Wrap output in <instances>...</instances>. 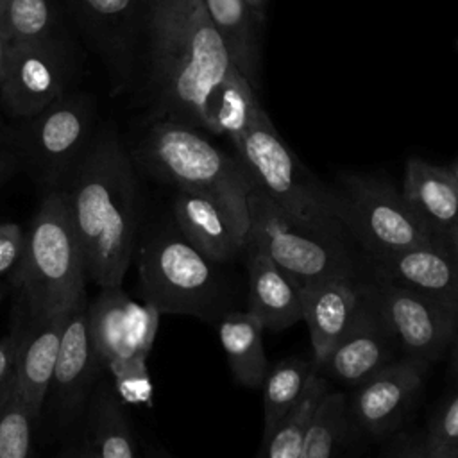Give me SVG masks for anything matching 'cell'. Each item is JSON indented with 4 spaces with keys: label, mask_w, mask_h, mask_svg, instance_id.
I'll return each mask as SVG.
<instances>
[{
    "label": "cell",
    "mask_w": 458,
    "mask_h": 458,
    "mask_svg": "<svg viewBox=\"0 0 458 458\" xmlns=\"http://www.w3.org/2000/svg\"><path fill=\"white\" fill-rule=\"evenodd\" d=\"M84 449L89 458H138L131 422L113 383L102 381L91 395Z\"/></svg>",
    "instance_id": "26"
},
{
    "label": "cell",
    "mask_w": 458,
    "mask_h": 458,
    "mask_svg": "<svg viewBox=\"0 0 458 458\" xmlns=\"http://www.w3.org/2000/svg\"><path fill=\"white\" fill-rule=\"evenodd\" d=\"M113 377V388L125 404H150L154 386L147 369V360L123 361L107 370Z\"/></svg>",
    "instance_id": "33"
},
{
    "label": "cell",
    "mask_w": 458,
    "mask_h": 458,
    "mask_svg": "<svg viewBox=\"0 0 458 458\" xmlns=\"http://www.w3.org/2000/svg\"><path fill=\"white\" fill-rule=\"evenodd\" d=\"M11 48H13V45H11L9 38L5 36L2 25H0V79H2V73H4V68H5V63L9 59Z\"/></svg>",
    "instance_id": "38"
},
{
    "label": "cell",
    "mask_w": 458,
    "mask_h": 458,
    "mask_svg": "<svg viewBox=\"0 0 458 458\" xmlns=\"http://www.w3.org/2000/svg\"><path fill=\"white\" fill-rule=\"evenodd\" d=\"M25 233L14 222H0V276L13 270L23 252Z\"/></svg>",
    "instance_id": "34"
},
{
    "label": "cell",
    "mask_w": 458,
    "mask_h": 458,
    "mask_svg": "<svg viewBox=\"0 0 458 458\" xmlns=\"http://www.w3.org/2000/svg\"><path fill=\"white\" fill-rule=\"evenodd\" d=\"M140 163L177 190L209 197L247 245L249 195L254 182L236 157L213 145L197 127L175 120H156L138 147Z\"/></svg>",
    "instance_id": "3"
},
{
    "label": "cell",
    "mask_w": 458,
    "mask_h": 458,
    "mask_svg": "<svg viewBox=\"0 0 458 458\" xmlns=\"http://www.w3.org/2000/svg\"><path fill=\"white\" fill-rule=\"evenodd\" d=\"M381 458H424L422 435L415 431L395 433L383 451Z\"/></svg>",
    "instance_id": "35"
},
{
    "label": "cell",
    "mask_w": 458,
    "mask_h": 458,
    "mask_svg": "<svg viewBox=\"0 0 458 458\" xmlns=\"http://www.w3.org/2000/svg\"><path fill=\"white\" fill-rule=\"evenodd\" d=\"M68 5L95 43L118 91L132 72L134 47L143 36L147 0H68Z\"/></svg>",
    "instance_id": "14"
},
{
    "label": "cell",
    "mask_w": 458,
    "mask_h": 458,
    "mask_svg": "<svg viewBox=\"0 0 458 458\" xmlns=\"http://www.w3.org/2000/svg\"><path fill=\"white\" fill-rule=\"evenodd\" d=\"M342 220L363 258H377L437 238V233L410 208L401 190L386 179L342 174L335 188Z\"/></svg>",
    "instance_id": "7"
},
{
    "label": "cell",
    "mask_w": 458,
    "mask_h": 458,
    "mask_svg": "<svg viewBox=\"0 0 458 458\" xmlns=\"http://www.w3.org/2000/svg\"><path fill=\"white\" fill-rule=\"evenodd\" d=\"M399 345L367 284L365 304L347 335L329 351L318 370L345 386H360L397 358Z\"/></svg>",
    "instance_id": "15"
},
{
    "label": "cell",
    "mask_w": 458,
    "mask_h": 458,
    "mask_svg": "<svg viewBox=\"0 0 458 458\" xmlns=\"http://www.w3.org/2000/svg\"><path fill=\"white\" fill-rule=\"evenodd\" d=\"M369 276H342L301 290L302 322L310 331L313 363L318 367L329 351L347 335L367 299Z\"/></svg>",
    "instance_id": "17"
},
{
    "label": "cell",
    "mask_w": 458,
    "mask_h": 458,
    "mask_svg": "<svg viewBox=\"0 0 458 458\" xmlns=\"http://www.w3.org/2000/svg\"><path fill=\"white\" fill-rule=\"evenodd\" d=\"M429 361L401 356L349 395V410L358 429L370 438L395 433L424 386Z\"/></svg>",
    "instance_id": "13"
},
{
    "label": "cell",
    "mask_w": 458,
    "mask_h": 458,
    "mask_svg": "<svg viewBox=\"0 0 458 458\" xmlns=\"http://www.w3.org/2000/svg\"><path fill=\"white\" fill-rule=\"evenodd\" d=\"M70 458H89V454L86 453V449H77Z\"/></svg>",
    "instance_id": "41"
},
{
    "label": "cell",
    "mask_w": 458,
    "mask_h": 458,
    "mask_svg": "<svg viewBox=\"0 0 458 458\" xmlns=\"http://www.w3.org/2000/svg\"><path fill=\"white\" fill-rule=\"evenodd\" d=\"M134 254L143 301L161 315H190L216 324L231 311L233 292L220 265L190 245L175 224L148 231Z\"/></svg>",
    "instance_id": "6"
},
{
    "label": "cell",
    "mask_w": 458,
    "mask_h": 458,
    "mask_svg": "<svg viewBox=\"0 0 458 458\" xmlns=\"http://www.w3.org/2000/svg\"><path fill=\"white\" fill-rule=\"evenodd\" d=\"M2 2H4V0H0V5H2Z\"/></svg>",
    "instance_id": "46"
},
{
    "label": "cell",
    "mask_w": 458,
    "mask_h": 458,
    "mask_svg": "<svg viewBox=\"0 0 458 458\" xmlns=\"http://www.w3.org/2000/svg\"><path fill=\"white\" fill-rule=\"evenodd\" d=\"M449 365H451V372L454 376V379L458 381V326H456V331H454V336H453V342H451V347H449Z\"/></svg>",
    "instance_id": "39"
},
{
    "label": "cell",
    "mask_w": 458,
    "mask_h": 458,
    "mask_svg": "<svg viewBox=\"0 0 458 458\" xmlns=\"http://www.w3.org/2000/svg\"><path fill=\"white\" fill-rule=\"evenodd\" d=\"M143 34L157 120L206 129L209 98L231 61L202 0H147Z\"/></svg>",
    "instance_id": "2"
},
{
    "label": "cell",
    "mask_w": 458,
    "mask_h": 458,
    "mask_svg": "<svg viewBox=\"0 0 458 458\" xmlns=\"http://www.w3.org/2000/svg\"><path fill=\"white\" fill-rule=\"evenodd\" d=\"M36 422L11 372L0 386V458H34L32 428Z\"/></svg>",
    "instance_id": "30"
},
{
    "label": "cell",
    "mask_w": 458,
    "mask_h": 458,
    "mask_svg": "<svg viewBox=\"0 0 458 458\" xmlns=\"http://www.w3.org/2000/svg\"><path fill=\"white\" fill-rule=\"evenodd\" d=\"M0 25L11 45H34L57 38L50 0H4Z\"/></svg>",
    "instance_id": "31"
},
{
    "label": "cell",
    "mask_w": 458,
    "mask_h": 458,
    "mask_svg": "<svg viewBox=\"0 0 458 458\" xmlns=\"http://www.w3.org/2000/svg\"><path fill=\"white\" fill-rule=\"evenodd\" d=\"M215 326L233 379L247 388L261 386L270 365L258 317L249 310H231Z\"/></svg>",
    "instance_id": "25"
},
{
    "label": "cell",
    "mask_w": 458,
    "mask_h": 458,
    "mask_svg": "<svg viewBox=\"0 0 458 458\" xmlns=\"http://www.w3.org/2000/svg\"><path fill=\"white\" fill-rule=\"evenodd\" d=\"M172 215L184 240L216 265H227L245 250L224 211L202 193L177 190Z\"/></svg>",
    "instance_id": "20"
},
{
    "label": "cell",
    "mask_w": 458,
    "mask_h": 458,
    "mask_svg": "<svg viewBox=\"0 0 458 458\" xmlns=\"http://www.w3.org/2000/svg\"><path fill=\"white\" fill-rule=\"evenodd\" d=\"M401 193L437 234L458 222V175L451 168L410 157Z\"/></svg>",
    "instance_id": "22"
},
{
    "label": "cell",
    "mask_w": 458,
    "mask_h": 458,
    "mask_svg": "<svg viewBox=\"0 0 458 458\" xmlns=\"http://www.w3.org/2000/svg\"><path fill=\"white\" fill-rule=\"evenodd\" d=\"M63 188L88 281L122 286L138 245L140 188L118 132L106 123L68 170Z\"/></svg>",
    "instance_id": "1"
},
{
    "label": "cell",
    "mask_w": 458,
    "mask_h": 458,
    "mask_svg": "<svg viewBox=\"0 0 458 458\" xmlns=\"http://www.w3.org/2000/svg\"><path fill=\"white\" fill-rule=\"evenodd\" d=\"M68 313L70 310L45 320H23L18 326L20 342L13 376L23 403L36 420L50 390Z\"/></svg>",
    "instance_id": "19"
},
{
    "label": "cell",
    "mask_w": 458,
    "mask_h": 458,
    "mask_svg": "<svg viewBox=\"0 0 458 458\" xmlns=\"http://www.w3.org/2000/svg\"><path fill=\"white\" fill-rule=\"evenodd\" d=\"M70 59L59 41L13 45L0 79L4 109L20 120H30L66 93Z\"/></svg>",
    "instance_id": "11"
},
{
    "label": "cell",
    "mask_w": 458,
    "mask_h": 458,
    "mask_svg": "<svg viewBox=\"0 0 458 458\" xmlns=\"http://www.w3.org/2000/svg\"><path fill=\"white\" fill-rule=\"evenodd\" d=\"M88 299H81L68 313L57 361L50 383L54 403L64 417H73L84 404L100 370L88 331Z\"/></svg>",
    "instance_id": "18"
},
{
    "label": "cell",
    "mask_w": 458,
    "mask_h": 458,
    "mask_svg": "<svg viewBox=\"0 0 458 458\" xmlns=\"http://www.w3.org/2000/svg\"><path fill=\"white\" fill-rule=\"evenodd\" d=\"M245 249L267 254L299 288L358 274V263L351 245L335 243L299 229L256 186L249 195Z\"/></svg>",
    "instance_id": "8"
},
{
    "label": "cell",
    "mask_w": 458,
    "mask_h": 458,
    "mask_svg": "<svg viewBox=\"0 0 458 458\" xmlns=\"http://www.w3.org/2000/svg\"><path fill=\"white\" fill-rule=\"evenodd\" d=\"M231 64L258 89L261 70V25L265 14L247 0H202Z\"/></svg>",
    "instance_id": "23"
},
{
    "label": "cell",
    "mask_w": 458,
    "mask_h": 458,
    "mask_svg": "<svg viewBox=\"0 0 458 458\" xmlns=\"http://www.w3.org/2000/svg\"><path fill=\"white\" fill-rule=\"evenodd\" d=\"M0 301H2V288H0Z\"/></svg>",
    "instance_id": "44"
},
{
    "label": "cell",
    "mask_w": 458,
    "mask_h": 458,
    "mask_svg": "<svg viewBox=\"0 0 458 458\" xmlns=\"http://www.w3.org/2000/svg\"><path fill=\"white\" fill-rule=\"evenodd\" d=\"M442 238V242L445 243V247L449 249V252L453 254L454 261L458 263V222L454 225H451L449 229H445L444 233L437 234Z\"/></svg>",
    "instance_id": "37"
},
{
    "label": "cell",
    "mask_w": 458,
    "mask_h": 458,
    "mask_svg": "<svg viewBox=\"0 0 458 458\" xmlns=\"http://www.w3.org/2000/svg\"><path fill=\"white\" fill-rule=\"evenodd\" d=\"M456 48H458V41H456Z\"/></svg>",
    "instance_id": "45"
},
{
    "label": "cell",
    "mask_w": 458,
    "mask_h": 458,
    "mask_svg": "<svg viewBox=\"0 0 458 458\" xmlns=\"http://www.w3.org/2000/svg\"><path fill=\"white\" fill-rule=\"evenodd\" d=\"M91 347L100 370L123 361L147 360L157 336L161 311L129 297L122 286L100 288L86 306Z\"/></svg>",
    "instance_id": "9"
},
{
    "label": "cell",
    "mask_w": 458,
    "mask_h": 458,
    "mask_svg": "<svg viewBox=\"0 0 458 458\" xmlns=\"http://www.w3.org/2000/svg\"><path fill=\"white\" fill-rule=\"evenodd\" d=\"M374 301L404 356L440 361L447 356L458 313L401 284L369 274Z\"/></svg>",
    "instance_id": "10"
},
{
    "label": "cell",
    "mask_w": 458,
    "mask_h": 458,
    "mask_svg": "<svg viewBox=\"0 0 458 458\" xmlns=\"http://www.w3.org/2000/svg\"><path fill=\"white\" fill-rule=\"evenodd\" d=\"M247 259V299L249 311L261 326L281 331L302 322V302L297 283L283 272L267 254L245 249Z\"/></svg>",
    "instance_id": "21"
},
{
    "label": "cell",
    "mask_w": 458,
    "mask_h": 458,
    "mask_svg": "<svg viewBox=\"0 0 458 458\" xmlns=\"http://www.w3.org/2000/svg\"><path fill=\"white\" fill-rule=\"evenodd\" d=\"M247 4H249L254 11H258L259 14H265L267 5H268V0H247Z\"/></svg>",
    "instance_id": "40"
},
{
    "label": "cell",
    "mask_w": 458,
    "mask_h": 458,
    "mask_svg": "<svg viewBox=\"0 0 458 458\" xmlns=\"http://www.w3.org/2000/svg\"><path fill=\"white\" fill-rule=\"evenodd\" d=\"M365 435L349 410V394L327 388L304 431L301 458H360Z\"/></svg>",
    "instance_id": "24"
},
{
    "label": "cell",
    "mask_w": 458,
    "mask_h": 458,
    "mask_svg": "<svg viewBox=\"0 0 458 458\" xmlns=\"http://www.w3.org/2000/svg\"><path fill=\"white\" fill-rule=\"evenodd\" d=\"M318 367L313 360L292 356L268 367L263 388V435L270 433L306 395Z\"/></svg>",
    "instance_id": "28"
},
{
    "label": "cell",
    "mask_w": 458,
    "mask_h": 458,
    "mask_svg": "<svg viewBox=\"0 0 458 458\" xmlns=\"http://www.w3.org/2000/svg\"><path fill=\"white\" fill-rule=\"evenodd\" d=\"M152 456H154V458H170L168 454H165V453H157V451H154V453H152Z\"/></svg>",
    "instance_id": "43"
},
{
    "label": "cell",
    "mask_w": 458,
    "mask_h": 458,
    "mask_svg": "<svg viewBox=\"0 0 458 458\" xmlns=\"http://www.w3.org/2000/svg\"><path fill=\"white\" fill-rule=\"evenodd\" d=\"M370 276L401 284L458 313V263L440 236L397 252L367 258Z\"/></svg>",
    "instance_id": "16"
},
{
    "label": "cell",
    "mask_w": 458,
    "mask_h": 458,
    "mask_svg": "<svg viewBox=\"0 0 458 458\" xmlns=\"http://www.w3.org/2000/svg\"><path fill=\"white\" fill-rule=\"evenodd\" d=\"M327 388V377L320 370H317L302 401L270 433L263 435V447L259 458H301L306 426L317 403Z\"/></svg>",
    "instance_id": "29"
},
{
    "label": "cell",
    "mask_w": 458,
    "mask_h": 458,
    "mask_svg": "<svg viewBox=\"0 0 458 458\" xmlns=\"http://www.w3.org/2000/svg\"><path fill=\"white\" fill-rule=\"evenodd\" d=\"M86 261L63 188L50 190L34 213L21 258L13 272L23 320L36 322L72 310L86 297Z\"/></svg>",
    "instance_id": "4"
},
{
    "label": "cell",
    "mask_w": 458,
    "mask_h": 458,
    "mask_svg": "<svg viewBox=\"0 0 458 458\" xmlns=\"http://www.w3.org/2000/svg\"><path fill=\"white\" fill-rule=\"evenodd\" d=\"M268 120L256 88L231 64L208 104L206 131L236 141L249 129Z\"/></svg>",
    "instance_id": "27"
},
{
    "label": "cell",
    "mask_w": 458,
    "mask_h": 458,
    "mask_svg": "<svg viewBox=\"0 0 458 458\" xmlns=\"http://www.w3.org/2000/svg\"><path fill=\"white\" fill-rule=\"evenodd\" d=\"M18 342H20V331L16 327L14 333L7 335L0 340V386L9 377V374L14 369L16 352H18Z\"/></svg>",
    "instance_id": "36"
},
{
    "label": "cell",
    "mask_w": 458,
    "mask_h": 458,
    "mask_svg": "<svg viewBox=\"0 0 458 458\" xmlns=\"http://www.w3.org/2000/svg\"><path fill=\"white\" fill-rule=\"evenodd\" d=\"M422 444L424 458H458V392L435 411Z\"/></svg>",
    "instance_id": "32"
},
{
    "label": "cell",
    "mask_w": 458,
    "mask_h": 458,
    "mask_svg": "<svg viewBox=\"0 0 458 458\" xmlns=\"http://www.w3.org/2000/svg\"><path fill=\"white\" fill-rule=\"evenodd\" d=\"M238 159L259 188L299 229L335 242L354 243L342 220L335 188L322 184L274 129L270 118L233 141Z\"/></svg>",
    "instance_id": "5"
},
{
    "label": "cell",
    "mask_w": 458,
    "mask_h": 458,
    "mask_svg": "<svg viewBox=\"0 0 458 458\" xmlns=\"http://www.w3.org/2000/svg\"><path fill=\"white\" fill-rule=\"evenodd\" d=\"M93 118V100L82 93H64L30 118L25 145L47 182L66 177L91 140Z\"/></svg>",
    "instance_id": "12"
},
{
    "label": "cell",
    "mask_w": 458,
    "mask_h": 458,
    "mask_svg": "<svg viewBox=\"0 0 458 458\" xmlns=\"http://www.w3.org/2000/svg\"><path fill=\"white\" fill-rule=\"evenodd\" d=\"M4 166H5V154L0 152V172L4 170Z\"/></svg>",
    "instance_id": "42"
}]
</instances>
